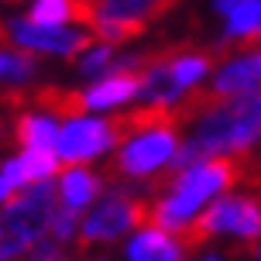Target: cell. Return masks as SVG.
<instances>
[{"mask_svg": "<svg viewBox=\"0 0 261 261\" xmlns=\"http://www.w3.org/2000/svg\"><path fill=\"white\" fill-rule=\"evenodd\" d=\"M248 175H251L248 151H241V155H210L206 162H196L193 169H186L169 186V196H162L151 206L148 227L165 230V234L182 230L189 220H196L203 213V203L210 196L248 182Z\"/></svg>", "mask_w": 261, "mask_h": 261, "instance_id": "6da1fadb", "label": "cell"}, {"mask_svg": "<svg viewBox=\"0 0 261 261\" xmlns=\"http://www.w3.org/2000/svg\"><path fill=\"white\" fill-rule=\"evenodd\" d=\"M55 213V186L48 182H35L28 186V193L7 199L0 213V261H11L31 244H38V237L52 227Z\"/></svg>", "mask_w": 261, "mask_h": 261, "instance_id": "7a4b0ae2", "label": "cell"}, {"mask_svg": "<svg viewBox=\"0 0 261 261\" xmlns=\"http://www.w3.org/2000/svg\"><path fill=\"white\" fill-rule=\"evenodd\" d=\"M179 151L182 148H179L175 127H158V130H148V134H138L134 141H127L117 155L107 162V179L117 189H127L138 179L148 186L158 172H165L175 162Z\"/></svg>", "mask_w": 261, "mask_h": 261, "instance_id": "3957f363", "label": "cell"}, {"mask_svg": "<svg viewBox=\"0 0 261 261\" xmlns=\"http://www.w3.org/2000/svg\"><path fill=\"white\" fill-rule=\"evenodd\" d=\"M151 220V203H144L138 196H130L127 189H114L100 206L90 213V220L79 230V251L96 244V241H114V237L127 234L134 227H148Z\"/></svg>", "mask_w": 261, "mask_h": 261, "instance_id": "277c9868", "label": "cell"}, {"mask_svg": "<svg viewBox=\"0 0 261 261\" xmlns=\"http://www.w3.org/2000/svg\"><path fill=\"white\" fill-rule=\"evenodd\" d=\"M110 144H114V134H110L107 120H72L65 130H59L55 151H59L62 165H72V162H86V158L103 155Z\"/></svg>", "mask_w": 261, "mask_h": 261, "instance_id": "5b68a950", "label": "cell"}, {"mask_svg": "<svg viewBox=\"0 0 261 261\" xmlns=\"http://www.w3.org/2000/svg\"><path fill=\"white\" fill-rule=\"evenodd\" d=\"M14 41L17 48H38V52H62V55H76L79 48H90L93 38L83 31H69V28H45L35 21H11Z\"/></svg>", "mask_w": 261, "mask_h": 261, "instance_id": "8992f818", "label": "cell"}, {"mask_svg": "<svg viewBox=\"0 0 261 261\" xmlns=\"http://www.w3.org/2000/svg\"><path fill=\"white\" fill-rule=\"evenodd\" d=\"M223 55V48H193V45H172V48H158L155 62L165 65L172 79L179 86H193L196 79H203L213 69V62Z\"/></svg>", "mask_w": 261, "mask_h": 261, "instance_id": "52a82bcc", "label": "cell"}, {"mask_svg": "<svg viewBox=\"0 0 261 261\" xmlns=\"http://www.w3.org/2000/svg\"><path fill=\"white\" fill-rule=\"evenodd\" d=\"M217 11L227 14V41L220 48L223 55L230 45L251 48L261 41V0H217Z\"/></svg>", "mask_w": 261, "mask_h": 261, "instance_id": "ba28073f", "label": "cell"}, {"mask_svg": "<svg viewBox=\"0 0 261 261\" xmlns=\"http://www.w3.org/2000/svg\"><path fill=\"white\" fill-rule=\"evenodd\" d=\"M28 96H31L28 110H41L55 120H83V114L90 110L86 93L62 90V86H38V90H28Z\"/></svg>", "mask_w": 261, "mask_h": 261, "instance_id": "9c48e42d", "label": "cell"}, {"mask_svg": "<svg viewBox=\"0 0 261 261\" xmlns=\"http://www.w3.org/2000/svg\"><path fill=\"white\" fill-rule=\"evenodd\" d=\"M182 244L165 230L144 227L141 234L130 241V261H182Z\"/></svg>", "mask_w": 261, "mask_h": 261, "instance_id": "30bf717a", "label": "cell"}, {"mask_svg": "<svg viewBox=\"0 0 261 261\" xmlns=\"http://www.w3.org/2000/svg\"><path fill=\"white\" fill-rule=\"evenodd\" d=\"M134 93H141V72H114L103 83L90 86L86 100H90V107H114V103L130 100Z\"/></svg>", "mask_w": 261, "mask_h": 261, "instance_id": "8fae6325", "label": "cell"}, {"mask_svg": "<svg viewBox=\"0 0 261 261\" xmlns=\"http://www.w3.org/2000/svg\"><path fill=\"white\" fill-rule=\"evenodd\" d=\"M258 86H261V65H258V55H251V59H241V62H230L227 69H220L213 90L241 96V93H251Z\"/></svg>", "mask_w": 261, "mask_h": 261, "instance_id": "7c38bea8", "label": "cell"}, {"mask_svg": "<svg viewBox=\"0 0 261 261\" xmlns=\"http://www.w3.org/2000/svg\"><path fill=\"white\" fill-rule=\"evenodd\" d=\"M100 179L93 175V172L86 169H62V199H65V206H72V210H83L86 203H93L96 196H100Z\"/></svg>", "mask_w": 261, "mask_h": 261, "instance_id": "4fadbf2b", "label": "cell"}, {"mask_svg": "<svg viewBox=\"0 0 261 261\" xmlns=\"http://www.w3.org/2000/svg\"><path fill=\"white\" fill-rule=\"evenodd\" d=\"M14 138L24 144V148H55L59 134H55V124L48 117H38V114H21L14 117Z\"/></svg>", "mask_w": 261, "mask_h": 261, "instance_id": "5bb4252c", "label": "cell"}, {"mask_svg": "<svg viewBox=\"0 0 261 261\" xmlns=\"http://www.w3.org/2000/svg\"><path fill=\"white\" fill-rule=\"evenodd\" d=\"M21 169H24V182H45L52 172H59V151L55 148H24Z\"/></svg>", "mask_w": 261, "mask_h": 261, "instance_id": "9a60e30c", "label": "cell"}, {"mask_svg": "<svg viewBox=\"0 0 261 261\" xmlns=\"http://www.w3.org/2000/svg\"><path fill=\"white\" fill-rule=\"evenodd\" d=\"M72 17H76L72 0H35V7H31V21L45 28H62Z\"/></svg>", "mask_w": 261, "mask_h": 261, "instance_id": "2e32d148", "label": "cell"}, {"mask_svg": "<svg viewBox=\"0 0 261 261\" xmlns=\"http://www.w3.org/2000/svg\"><path fill=\"white\" fill-rule=\"evenodd\" d=\"M31 72H35V59L28 48L0 52V79H28Z\"/></svg>", "mask_w": 261, "mask_h": 261, "instance_id": "e0dca14e", "label": "cell"}, {"mask_svg": "<svg viewBox=\"0 0 261 261\" xmlns=\"http://www.w3.org/2000/svg\"><path fill=\"white\" fill-rule=\"evenodd\" d=\"M110 62H114V48L110 45H100V48H93L90 55H83V62H79V69H83V76H96V72H103V69H110Z\"/></svg>", "mask_w": 261, "mask_h": 261, "instance_id": "ac0fdd59", "label": "cell"}, {"mask_svg": "<svg viewBox=\"0 0 261 261\" xmlns=\"http://www.w3.org/2000/svg\"><path fill=\"white\" fill-rule=\"evenodd\" d=\"M76 220H79V213L72 206H65V210H59L52 217V241H69V237L76 234Z\"/></svg>", "mask_w": 261, "mask_h": 261, "instance_id": "d6986e66", "label": "cell"}, {"mask_svg": "<svg viewBox=\"0 0 261 261\" xmlns=\"http://www.w3.org/2000/svg\"><path fill=\"white\" fill-rule=\"evenodd\" d=\"M24 261H69V254L59 248V241H38Z\"/></svg>", "mask_w": 261, "mask_h": 261, "instance_id": "ffe728a7", "label": "cell"}, {"mask_svg": "<svg viewBox=\"0 0 261 261\" xmlns=\"http://www.w3.org/2000/svg\"><path fill=\"white\" fill-rule=\"evenodd\" d=\"M0 52H17L14 31H11V24H4V21H0Z\"/></svg>", "mask_w": 261, "mask_h": 261, "instance_id": "44dd1931", "label": "cell"}, {"mask_svg": "<svg viewBox=\"0 0 261 261\" xmlns=\"http://www.w3.org/2000/svg\"><path fill=\"white\" fill-rule=\"evenodd\" d=\"M4 199H14V186L7 182V179H4V172H0V203H4Z\"/></svg>", "mask_w": 261, "mask_h": 261, "instance_id": "7402d4cb", "label": "cell"}, {"mask_svg": "<svg viewBox=\"0 0 261 261\" xmlns=\"http://www.w3.org/2000/svg\"><path fill=\"white\" fill-rule=\"evenodd\" d=\"M169 4H172V7H175V4H179V0H169Z\"/></svg>", "mask_w": 261, "mask_h": 261, "instance_id": "603a6c76", "label": "cell"}]
</instances>
